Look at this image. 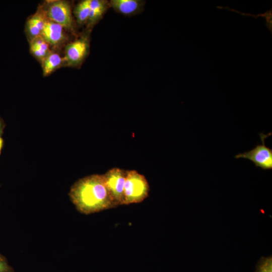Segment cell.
Masks as SVG:
<instances>
[{"mask_svg": "<svg viewBox=\"0 0 272 272\" xmlns=\"http://www.w3.org/2000/svg\"><path fill=\"white\" fill-rule=\"evenodd\" d=\"M89 50L87 38L82 37L69 43L65 50V60L68 65L76 66L82 62Z\"/></svg>", "mask_w": 272, "mask_h": 272, "instance_id": "8992f818", "label": "cell"}, {"mask_svg": "<svg viewBox=\"0 0 272 272\" xmlns=\"http://www.w3.org/2000/svg\"><path fill=\"white\" fill-rule=\"evenodd\" d=\"M0 272H14L6 258L0 254Z\"/></svg>", "mask_w": 272, "mask_h": 272, "instance_id": "2e32d148", "label": "cell"}, {"mask_svg": "<svg viewBox=\"0 0 272 272\" xmlns=\"http://www.w3.org/2000/svg\"><path fill=\"white\" fill-rule=\"evenodd\" d=\"M5 126V125L3 119L0 117V138L2 137L1 136L3 134Z\"/></svg>", "mask_w": 272, "mask_h": 272, "instance_id": "e0dca14e", "label": "cell"}, {"mask_svg": "<svg viewBox=\"0 0 272 272\" xmlns=\"http://www.w3.org/2000/svg\"><path fill=\"white\" fill-rule=\"evenodd\" d=\"M103 175L116 206L123 205L126 171L115 167L109 169Z\"/></svg>", "mask_w": 272, "mask_h": 272, "instance_id": "277c9868", "label": "cell"}, {"mask_svg": "<svg viewBox=\"0 0 272 272\" xmlns=\"http://www.w3.org/2000/svg\"><path fill=\"white\" fill-rule=\"evenodd\" d=\"M30 50L37 58L42 60L50 53L49 44L40 35L33 38Z\"/></svg>", "mask_w": 272, "mask_h": 272, "instance_id": "30bf717a", "label": "cell"}, {"mask_svg": "<svg viewBox=\"0 0 272 272\" xmlns=\"http://www.w3.org/2000/svg\"><path fill=\"white\" fill-rule=\"evenodd\" d=\"M255 272H272L271 256L261 257L255 266Z\"/></svg>", "mask_w": 272, "mask_h": 272, "instance_id": "9a60e30c", "label": "cell"}, {"mask_svg": "<svg viewBox=\"0 0 272 272\" xmlns=\"http://www.w3.org/2000/svg\"><path fill=\"white\" fill-rule=\"evenodd\" d=\"M90 0L79 3L74 10V14L78 23L83 24L88 22L90 13Z\"/></svg>", "mask_w": 272, "mask_h": 272, "instance_id": "4fadbf2b", "label": "cell"}, {"mask_svg": "<svg viewBox=\"0 0 272 272\" xmlns=\"http://www.w3.org/2000/svg\"><path fill=\"white\" fill-rule=\"evenodd\" d=\"M69 196L77 210L89 215L116 207L103 175L93 174L77 180Z\"/></svg>", "mask_w": 272, "mask_h": 272, "instance_id": "6da1fadb", "label": "cell"}, {"mask_svg": "<svg viewBox=\"0 0 272 272\" xmlns=\"http://www.w3.org/2000/svg\"><path fill=\"white\" fill-rule=\"evenodd\" d=\"M109 3L102 0H90V13L88 22L90 25L95 24L107 10Z\"/></svg>", "mask_w": 272, "mask_h": 272, "instance_id": "9c48e42d", "label": "cell"}, {"mask_svg": "<svg viewBox=\"0 0 272 272\" xmlns=\"http://www.w3.org/2000/svg\"><path fill=\"white\" fill-rule=\"evenodd\" d=\"M63 28L50 20H46L40 36L52 45H58L65 38Z\"/></svg>", "mask_w": 272, "mask_h": 272, "instance_id": "52a82bcc", "label": "cell"}, {"mask_svg": "<svg viewBox=\"0 0 272 272\" xmlns=\"http://www.w3.org/2000/svg\"><path fill=\"white\" fill-rule=\"evenodd\" d=\"M3 140L2 139V138H0V154H1V150H2V147H3Z\"/></svg>", "mask_w": 272, "mask_h": 272, "instance_id": "ac0fdd59", "label": "cell"}, {"mask_svg": "<svg viewBox=\"0 0 272 272\" xmlns=\"http://www.w3.org/2000/svg\"><path fill=\"white\" fill-rule=\"evenodd\" d=\"M46 20L40 14H36L27 22V29L29 34L33 38L40 36L44 28Z\"/></svg>", "mask_w": 272, "mask_h": 272, "instance_id": "8fae6325", "label": "cell"}, {"mask_svg": "<svg viewBox=\"0 0 272 272\" xmlns=\"http://www.w3.org/2000/svg\"><path fill=\"white\" fill-rule=\"evenodd\" d=\"M45 15L49 20L60 25L63 28H73L72 10L68 2L64 1L53 2L47 7Z\"/></svg>", "mask_w": 272, "mask_h": 272, "instance_id": "5b68a950", "label": "cell"}, {"mask_svg": "<svg viewBox=\"0 0 272 272\" xmlns=\"http://www.w3.org/2000/svg\"><path fill=\"white\" fill-rule=\"evenodd\" d=\"M216 8H219V9H227L229 11L234 12L237 13H239L243 16H251V17H254V18H257V17H263L264 18L265 20L266 27L269 30L271 34H272V9L271 8H270V9L266 11H265L264 13L259 14H256V15H252L251 14L241 13L234 9H231L227 6H225L224 7H222L221 6H217Z\"/></svg>", "mask_w": 272, "mask_h": 272, "instance_id": "5bb4252c", "label": "cell"}, {"mask_svg": "<svg viewBox=\"0 0 272 272\" xmlns=\"http://www.w3.org/2000/svg\"><path fill=\"white\" fill-rule=\"evenodd\" d=\"M271 132L267 134L260 133L259 136L262 143L257 145L256 146L250 151L239 153L236 156V159L244 158L252 161L256 167L261 168L263 170H269L272 169V149L265 146V140Z\"/></svg>", "mask_w": 272, "mask_h": 272, "instance_id": "3957f363", "label": "cell"}, {"mask_svg": "<svg viewBox=\"0 0 272 272\" xmlns=\"http://www.w3.org/2000/svg\"><path fill=\"white\" fill-rule=\"evenodd\" d=\"M144 2L138 0H111L109 5L117 12L124 15H132L142 9Z\"/></svg>", "mask_w": 272, "mask_h": 272, "instance_id": "ba28073f", "label": "cell"}, {"mask_svg": "<svg viewBox=\"0 0 272 272\" xmlns=\"http://www.w3.org/2000/svg\"><path fill=\"white\" fill-rule=\"evenodd\" d=\"M150 186L145 176L133 170L126 171L123 205L141 202L149 195Z\"/></svg>", "mask_w": 272, "mask_h": 272, "instance_id": "7a4b0ae2", "label": "cell"}, {"mask_svg": "<svg viewBox=\"0 0 272 272\" xmlns=\"http://www.w3.org/2000/svg\"><path fill=\"white\" fill-rule=\"evenodd\" d=\"M62 62V58L56 53H50L43 60L42 64L44 76L51 74Z\"/></svg>", "mask_w": 272, "mask_h": 272, "instance_id": "7c38bea8", "label": "cell"}]
</instances>
